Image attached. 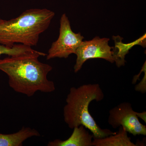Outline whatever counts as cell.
<instances>
[{"label": "cell", "instance_id": "obj_4", "mask_svg": "<svg viewBox=\"0 0 146 146\" xmlns=\"http://www.w3.org/2000/svg\"><path fill=\"white\" fill-rule=\"evenodd\" d=\"M60 24L59 36L48 50L47 60L56 58H66L72 54H75L84 39L81 33L72 31L70 21L65 13L61 16Z\"/></svg>", "mask_w": 146, "mask_h": 146}, {"label": "cell", "instance_id": "obj_3", "mask_svg": "<svg viewBox=\"0 0 146 146\" xmlns=\"http://www.w3.org/2000/svg\"><path fill=\"white\" fill-rule=\"evenodd\" d=\"M104 97L103 91L98 84H89L77 88L72 87L63 108L65 123L72 129L80 125L84 126L91 131L94 138H103L115 134L116 132L100 127L89 112L91 102L101 101Z\"/></svg>", "mask_w": 146, "mask_h": 146}, {"label": "cell", "instance_id": "obj_5", "mask_svg": "<svg viewBox=\"0 0 146 146\" xmlns=\"http://www.w3.org/2000/svg\"><path fill=\"white\" fill-rule=\"evenodd\" d=\"M109 38L97 36L89 41H82L75 54L77 58L74 66V72H79L86 61L92 58H102L115 63L113 47L109 46Z\"/></svg>", "mask_w": 146, "mask_h": 146}, {"label": "cell", "instance_id": "obj_10", "mask_svg": "<svg viewBox=\"0 0 146 146\" xmlns=\"http://www.w3.org/2000/svg\"><path fill=\"white\" fill-rule=\"evenodd\" d=\"M113 38L115 42V47H113L115 49L112 48V50L114 52L115 63L117 66L119 68L125 65L126 55L128 53L129 50L133 46L138 44L139 39L133 43L126 44H123L121 39V37L120 36H114Z\"/></svg>", "mask_w": 146, "mask_h": 146}, {"label": "cell", "instance_id": "obj_12", "mask_svg": "<svg viewBox=\"0 0 146 146\" xmlns=\"http://www.w3.org/2000/svg\"><path fill=\"white\" fill-rule=\"evenodd\" d=\"M145 75L140 83L135 86V90L142 94H145L146 92V72L145 71Z\"/></svg>", "mask_w": 146, "mask_h": 146}, {"label": "cell", "instance_id": "obj_2", "mask_svg": "<svg viewBox=\"0 0 146 146\" xmlns=\"http://www.w3.org/2000/svg\"><path fill=\"white\" fill-rule=\"evenodd\" d=\"M55 13L46 9L26 10L11 20L0 21V44L11 47L16 43L33 46L48 29Z\"/></svg>", "mask_w": 146, "mask_h": 146}, {"label": "cell", "instance_id": "obj_9", "mask_svg": "<svg viewBox=\"0 0 146 146\" xmlns=\"http://www.w3.org/2000/svg\"><path fill=\"white\" fill-rule=\"evenodd\" d=\"M116 133L101 138H94L93 146H136L131 141L127 132L122 127H119Z\"/></svg>", "mask_w": 146, "mask_h": 146}, {"label": "cell", "instance_id": "obj_11", "mask_svg": "<svg viewBox=\"0 0 146 146\" xmlns=\"http://www.w3.org/2000/svg\"><path fill=\"white\" fill-rule=\"evenodd\" d=\"M34 50L31 47L21 44H16L11 47L0 44V57L3 54L7 55L9 56H13L31 52Z\"/></svg>", "mask_w": 146, "mask_h": 146}, {"label": "cell", "instance_id": "obj_6", "mask_svg": "<svg viewBox=\"0 0 146 146\" xmlns=\"http://www.w3.org/2000/svg\"><path fill=\"white\" fill-rule=\"evenodd\" d=\"M108 124L114 129L123 128L133 136L146 135V126L140 122L130 103L123 102L109 111Z\"/></svg>", "mask_w": 146, "mask_h": 146}, {"label": "cell", "instance_id": "obj_14", "mask_svg": "<svg viewBox=\"0 0 146 146\" xmlns=\"http://www.w3.org/2000/svg\"><path fill=\"white\" fill-rule=\"evenodd\" d=\"M1 18H0V21H1Z\"/></svg>", "mask_w": 146, "mask_h": 146}, {"label": "cell", "instance_id": "obj_7", "mask_svg": "<svg viewBox=\"0 0 146 146\" xmlns=\"http://www.w3.org/2000/svg\"><path fill=\"white\" fill-rule=\"evenodd\" d=\"M73 133L67 140L56 139L50 141L48 146H93L94 137L84 126L80 125L73 129Z\"/></svg>", "mask_w": 146, "mask_h": 146}, {"label": "cell", "instance_id": "obj_13", "mask_svg": "<svg viewBox=\"0 0 146 146\" xmlns=\"http://www.w3.org/2000/svg\"><path fill=\"white\" fill-rule=\"evenodd\" d=\"M136 115L138 118H141L143 120L145 123L146 122V112L145 111L142 112H136Z\"/></svg>", "mask_w": 146, "mask_h": 146}, {"label": "cell", "instance_id": "obj_1", "mask_svg": "<svg viewBox=\"0 0 146 146\" xmlns=\"http://www.w3.org/2000/svg\"><path fill=\"white\" fill-rule=\"evenodd\" d=\"M47 54L35 50L23 54L9 56L0 60V70L9 78L11 88L17 93L30 97L37 91L49 93L55 90L54 82L49 80L48 74L52 70L38 58Z\"/></svg>", "mask_w": 146, "mask_h": 146}, {"label": "cell", "instance_id": "obj_8", "mask_svg": "<svg viewBox=\"0 0 146 146\" xmlns=\"http://www.w3.org/2000/svg\"><path fill=\"white\" fill-rule=\"evenodd\" d=\"M39 136L40 133L35 129L23 127L15 133H0V146H22L24 141L28 138Z\"/></svg>", "mask_w": 146, "mask_h": 146}]
</instances>
